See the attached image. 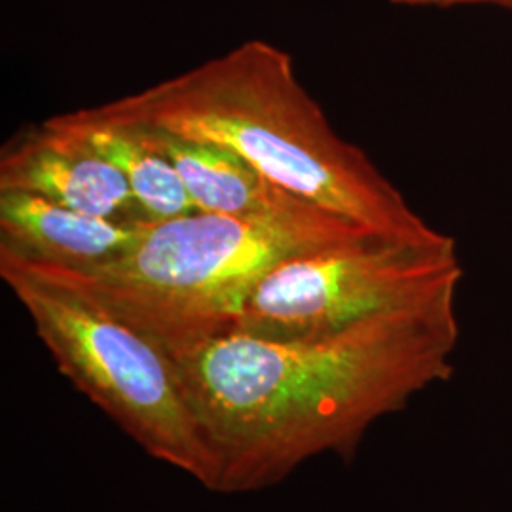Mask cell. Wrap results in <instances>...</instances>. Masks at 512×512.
Returning <instances> with one entry per match:
<instances>
[{
  "label": "cell",
  "mask_w": 512,
  "mask_h": 512,
  "mask_svg": "<svg viewBox=\"0 0 512 512\" xmlns=\"http://www.w3.org/2000/svg\"><path fill=\"white\" fill-rule=\"evenodd\" d=\"M154 222L95 217L27 192L0 190V253L86 272L129 255Z\"/></svg>",
  "instance_id": "obj_7"
},
{
  "label": "cell",
  "mask_w": 512,
  "mask_h": 512,
  "mask_svg": "<svg viewBox=\"0 0 512 512\" xmlns=\"http://www.w3.org/2000/svg\"><path fill=\"white\" fill-rule=\"evenodd\" d=\"M456 298L346 329L228 332L173 355L213 463V492L275 486L306 461L355 456L366 431L454 374Z\"/></svg>",
  "instance_id": "obj_1"
},
{
  "label": "cell",
  "mask_w": 512,
  "mask_h": 512,
  "mask_svg": "<svg viewBox=\"0 0 512 512\" xmlns=\"http://www.w3.org/2000/svg\"><path fill=\"white\" fill-rule=\"evenodd\" d=\"M0 190L35 194L95 217L150 222L116 165L46 120L2 147Z\"/></svg>",
  "instance_id": "obj_6"
},
{
  "label": "cell",
  "mask_w": 512,
  "mask_h": 512,
  "mask_svg": "<svg viewBox=\"0 0 512 512\" xmlns=\"http://www.w3.org/2000/svg\"><path fill=\"white\" fill-rule=\"evenodd\" d=\"M97 109L239 154L275 186L385 238H444L357 145L330 126L293 57L247 40L202 65Z\"/></svg>",
  "instance_id": "obj_2"
},
{
  "label": "cell",
  "mask_w": 512,
  "mask_h": 512,
  "mask_svg": "<svg viewBox=\"0 0 512 512\" xmlns=\"http://www.w3.org/2000/svg\"><path fill=\"white\" fill-rule=\"evenodd\" d=\"M393 4L401 6H456V4H495L501 8L512 10V0H391Z\"/></svg>",
  "instance_id": "obj_10"
},
{
  "label": "cell",
  "mask_w": 512,
  "mask_h": 512,
  "mask_svg": "<svg viewBox=\"0 0 512 512\" xmlns=\"http://www.w3.org/2000/svg\"><path fill=\"white\" fill-rule=\"evenodd\" d=\"M368 236L380 234L293 196L266 213L154 222L129 255L61 272L173 357L236 330L251 294L283 262Z\"/></svg>",
  "instance_id": "obj_3"
},
{
  "label": "cell",
  "mask_w": 512,
  "mask_h": 512,
  "mask_svg": "<svg viewBox=\"0 0 512 512\" xmlns=\"http://www.w3.org/2000/svg\"><path fill=\"white\" fill-rule=\"evenodd\" d=\"M461 277L450 236L437 241L368 236L277 266L247 300L236 330L268 340L336 332L456 298Z\"/></svg>",
  "instance_id": "obj_5"
},
{
  "label": "cell",
  "mask_w": 512,
  "mask_h": 512,
  "mask_svg": "<svg viewBox=\"0 0 512 512\" xmlns=\"http://www.w3.org/2000/svg\"><path fill=\"white\" fill-rule=\"evenodd\" d=\"M46 122L116 165L150 222L198 211L177 171L128 126L107 118L95 107L57 114Z\"/></svg>",
  "instance_id": "obj_9"
},
{
  "label": "cell",
  "mask_w": 512,
  "mask_h": 512,
  "mask_svg": "<svg viewBox=\"0 0 512 512\" xmlns=\"http://www.w3.org/2000/svg\"><path fill=\"white\" fill-rule=\"evenodd\" d=\"M116 122L133 129L147 145L164 156L177 171L198 211L255 215L272 211L294 196L268 181L255 165L228 148L181 137L154 126L124 120Z\"/></svg>",
  "instance_id": "obj_8"
},
{
  "label": "cell",
  "mask_w": 512,
  "mask_h": 512,
  "mask_svg": "<svg viewBox=\"0 0 512 512\" xmlns=\"http://www.w3.org/2000/svg\"><path fill=\"white\" fill-rule=\"evenodd\" d=\"M0 277L57 370L150 458L211 490V456L164 349L57 268L0 253Z\"/></svg>",
  "instance_id": "obj_4"
}]
</instances>
